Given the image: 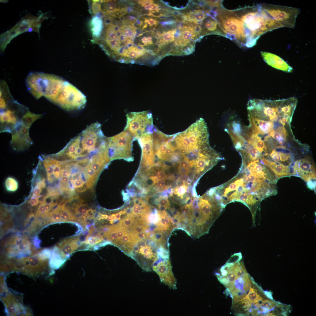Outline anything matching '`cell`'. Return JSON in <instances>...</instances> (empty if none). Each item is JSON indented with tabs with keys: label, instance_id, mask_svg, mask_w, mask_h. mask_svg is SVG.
Masks as SVG:
<instances>
[{
	"label": "cell",
	"instance_id": "ee69618b",
	"mask_svg": "<svg viewBox=\"0 0 316 316\" xmlns=\"http://www.w3.org/2000/svg\"><path fill=\"white\" fill-rule=\"evenodd\" d=\"M41 191V188L38 187L35 188L34 190L33 196L38 197L40 195Z\"/></svg>",
	"mask_w": 316,
	"mask_h": 316
},
{
	"label": "cell",
	"instance_id": "f6af8a7d",
	"mask_svg": "<svg viewBox=\"0 0 316 316\" xmlns=\"http://www.w3.org/2000/svg\"><path fill=\"white\" fill-rule=\"evenodd\" d=\"M60 173L62 177L66 176L68 177L70 175L69 171L67 170L62 169L60 170Z\"/></svg>",
	"mask_w": 316,
	"mask_h": 316
},
{
	"label": "cell",
	"instance_id": "db71d44e",
	"mask_svg": "<svg viewBox=\"0 0 316 316\" xmlns=\"http://www.w3.org/2000/svg\"><path fill=\"white\" fill-rule=\"evenodd\" d=\"M68 180H69V179H68V177H66V176L62 177V181L63 182H65V183L67 182L68 181Z\"/></svg>",
	"mask_w": 316,
	"mask_h": 316
},
{
	"label": "cell",
	"instance_id": "ffe728a7",
	"mask_svg": "<svg viewBox=\"0 0 316 316\" xmlns=\"http://www.w3.org/2000/svg\"><path fill=\"white\" fill-rule=\"evenodd\" d=\"M276 303L274 301L269 300H265L262 301L260 305L259 308L261 312L265 313L274 308L276 305Z\"/></svg>",
	"mask_w": 316,
	"mask_h": 316
},
{
	"label": "cell",
	"instance_id": "ba28073f",
	"mask_svg": "<svg viewBox=\"0 0 316 316\" xmlns=\"http://www.w3.org/2000/svg\"><path fill=\"white\" fill-rule=\"evenodd\" d=\"M17 260L12 265V269L30 275L35 276L43 273L46 268L48 258L40 252L38 254Z\"/></svg>",
	"mask_w": 316,
	"mask_h": 316
},
{
	"label": "cell",
	"instance_id": "2e32d148",
	"mask_svg": "<svg viewBox=\"0 0 316 316\" xmlns=\"http://www.w3.org/2000/svg\"><path fill=\"white\" fill-rule=\"evenodd\" d=\"M100 14L94 15L90 23L91 32L93 37V41L98 38L103 29V23Z\"/></svg>",
	"mask_w": 316,
	"mask_h": 316
},
{
	"label": "cell",
	"instance_id": "681fc988",
	"mask_svg": "<svg viewBox=\"0 0 316 316\" xmlns=\"http://www.w3.org/2000/svg\"><path fill=\"white\" fill-rule=\"evenodd\" d=\"M39 202L41 203L45 202V197L41 196L37 197Z\"/></svg>",
	"mask_w": 316,
	"mask_h": 316
},
{
	"label": "cell",
	"instance_id": "c3c4849f",
	"mask_svg": "<svg viewBox=\"0 0 316 316\" xmlns=\"http://www.w3.org/2000/svg\"><path fill=\"white\" fill-rule=\"evenodd\" d=\"M280 123L283 125L284 126L285 125V123L288 121H289L286 118L284 117H283L280 119L279 120Z\"/></svg>",
	"mask_w": 316,
	"mask_h": 316
},
{
	"label": "cell",
	"instance_id": "8fae6325",
	"mask_svg": "<svg viewBox=\"0 0 316 316\" xmlns=\"http://www.w3.org/2000/svg\"><path fill=\"white\" fill-rule=\"evenodd\" d=\"M293 169V175L297 174L308 183H312V180H315V166L307 158L296 161Z\"/></svg>",
	"mask_w": 316,
	"mask_h": 316
},
{
	"label": "cell",
	"instance_id": "9c48e42d",
	"mask_svg": "<svg viewBox=\"0 0 316 316\" xmlns=\"http://www.w3.org/2000/svg\"><path fill=\"white\" fill-rule=\"evenodd\" d=\"M30 128V127L23 124L21 122L11 133L10 145L13 150L18 151H23L28 149L32 145L33 142L29 134Z\"/></svg>",
	"mask_w": 316,
	"mask_h": 316
},
{
	"label": "cell",
	"instance_id": "ac0fdd59",
	"mask_svg": "<svg viewBox=\"0 0 316 316\" xmlns=\"http://www.w3.org/2000/svg\"><path fill=\"white\" fill-rule=\"evenodd\" d=\"M241 300H246L253 303H255L262 301V298L258 294L256 289L251 288L248 293Z\"/></svg>",
	"mask_w": 316,
	"mask_h": 316
},
{
	"label": "cell",
	"instance_id": "9f6ffc18",
	"mask_svg": "<svg viewBox=\"0 0 316 316\" xmlns=\"http://www.w3.org/2000/svg\"><path fill=\"white\" fill-rule=\"evenodd\" d=\"M128 19L129 20H135V19H136V18H135V17H134L133 16H130L129 17H128Z\"/></svg>",
	"mask_w": 316,
	"mask_h": 316
},
{
	"label": "cell",
	"instance_id": "f546056e",
	"mask_svg": "<svg viewBox=\"0 0 316 316\" xmlns=\"http://www.w3.org/2000/svg\"><path fill=\"white\" fill-rule=\"evenodd\" d=\"M206 5L212 7L217 8H222V1L221 0H207L205 1Z\"/></svg>",
	"mask_w": 316,
	"mask_h": 316
},
{
	"label": "cell",
	"instance_id": "484cf974",
	"mask_svg": "<svg viewBox=\"0 0 316 316\" xmlns=\"http://www.w3.org/2000/svg\"><path fill=\"white\" fill-rule=\"evenodd\" d=\"M187 190V186L185 184L176 188L174 191V194L182 199L183 196L186 193Z\"/></svg>",
	"mask_w": 316,
	"mask_h": 316
},
{
	"label": "cell",
	"instance_id": "603a6c76",
	"mask_svg": "<svg viewBox=\"0 0 316 316\" xmlns=\"http://www.w3.org/2000/svg\"><path fill=\"white\" fill-rule=\"evenodd\" d=\"M59 207H57L51 212L49 215L50 223L56 222L61 221L60 213L58 210Z\"/></svg>",
	"mask_w": 316,
	"mask_h": 316
},
{
	"label": "cell",
	"instance_id": "83f0119b",
	"mask_svg": "<svg viewBox=\"0 0 316 316\" xmlns=\"http://www.w3.org/2000/svg\"><path fill=\"white\" fill-rule=\"evenodd\" d=\"M226 278L227 279L229 283L228 287L231 286L237 279V277L234 272L231 269V267L230 271H228V273L227 275Z\"/></svg>",
	"mask_w": 316,
	"mask_h": 316
},
{
	"label": "cell",
	"instance_id": "5b68a950",
	"mask_svg": "<svg viewBox=\"0 0 316 316\" xmlns=\"http://www.w3.org/2000/svg\"><path fill=\"white\" fill-rule=\"evenodd\" d=\"M133 140L132 135L124 130L110 137L108 145V152L110 160L123 159L128 161H133L132 150Z\"/></svg>",
	"mask_w": 316,
	"mask_h": 316
},
{
	"label": "cell",
	"instance_id": "f35d334b",
	"mask_svg": "<svg viewBox=\"0 0 316 316\" xmlns=\"http://www.w3.org/2000/svg\"><path fill=\"white\" fill-rule=\"evenodd\" d=\"M165 179L159 180L157 182V186L159 188H161V189L164 190L166 188V187H167L166 186H165Z\"/></svg>",
	"mask_w": 316,
	"mask_h": 316
},
{
	"label": "cell",
	"instance_id": "9a60e30c",
	"mask_svg": "<svg viewBox=\"0 0 316 316\" xmlns=\"http://www.w3.org/2000/svg\"><path fill=\"white\" fill-rule=\"evenodd\" d=\"M206 15L209 17L205 18L202 23L204 35L213 34L225 36L215 18L210 16L207 13Z\"/></svg>",
	"mask_w": 316,
	"mask_h": 316
},
{
	"label": "cell",
	"instance_id": "7bdbcfd3",
	"mask_svg": "<svg viewBox=\"0 0 316 316\" xmlns=\"http://www.w3.org/2000/svg\"><path fill=\"white\" fill-rule=\"evenodd\" d=\"M158 22V21L155 20L153 18H150L148 20L147 19H145V23L147 22L150 26H152L153 25H157V23Z\"/></svg>",
	"mask_w": 316,
	"mask_h": 316
},
{
	"label": "cell",
	"instance_id": "816d5d0a",
	"mask_svg": "<svg viewBox=\"0 0 316 316\" xmlns=\"http://www.w3.org/2000/svg\"><path fill=\"white\" fill-rule=\"evenodd\" d=\"M171 13L174 16H180L181 15V13L180 12L176 11H172Z\"/></svg>",
	"mask_w": 316,
	"mask_h": 316
},
{
	"label": "cell",
	"instance_id": "3957f363",
	"mask_svg": "<svg viewBox=\"0 0 316 316\" xmlns=\"http://www.w3.org/2000/svg\"><path fill=\"white\" fill-rule=\"evenodd\" d=\"M235 11L243 24L248 44L251 47L262 35L282 28L268 16L260 4Z\"/></svg>",
	"mask_w": 316,
	"mask_h": 316
},
{
	"label": "cell",
	"instance_id": "4fadbf2b",
	"mask_svg": "<svg viewBox=\"0 0 316 316\" xmlns=\"http://www.w3.org/2000/svg\"><path fill=\"white\" fill-rule=\"evenodd\" d=\"M260 159L264 165L270 169L275 174L277 179L293 175V172L290 170L288 166H285L280 163L270 161L263 157H262Z\"/></svg>",
	"mask_w": 316,
	"mask_h": 316
},
{
	"label": "cell",
	"instance_id": "4316f807",
	"mask_svg": "<svg viewBox=\"0 0 316 316\" xmlns=\"http://www.w3.org/2000/svg\"><path fill=\"white\" fill-rule=\"evenodd\" d=\"M43 163L47 171V176L51 175L54 173L53 167L47 157L43 160Z\"/></svg>",
	"mask_w": 316,
	"mask_h": 316
},
{
	"label": "cell",
	"instance_id": "74e56055",
	"mask_svg": "<svg viewBox=\"0 0 316 316\" xmlns=\"http://www.w3.org/2000/svg\"><path fill=\"white\" fill-rule=\"evenodd\" d=\"M73 184L75 188H78L82 187L85 183V182L81 179H76L73 181Z\"/></svg>",
	"mask_w": 316,
	"mask_h": 316
},
{
	"label": "cell",
	"instance_id": "f907efd6",
	"mask_svg": "<svg viewBox=\"0 0 316 316\" xmlns=\"http://www.w3.org/2000/svg\"><path fill=\"white\" fill-rule=\"evenodd\" d=\"M286 140V139L284 138H282L280 139L278 141V142L280 145H283L284 144Z\"/></svg>",
	"mask_w": 316,
	"mask_h": 316
},
{
	"label": "cell",
	"instance_id": "6f0895ef",
	"mask_svg": "<svg viewBox=\"0 0 316 316\" xmlns=\"http://www.w3.org/2000/svg\"><path fill=\"white\" fill-rule=\"evenodd\" d=\"M108 142H107V145H106V147H105V148H104V149H103V150H104V149L105 148H106V147H107V145H108V141H109V137H108ZM87 157H85V158H81V159H76V160H77H77H81V159H84L86 158H87Z\"/></svg>",
	"mask_w": 316,
	"mask_h": 316
},
{
	"label": "cell",
	"instance_id": "d6a6232c",
	"mask_svg": "<svg viewBox=\"0 0 316 316\" xmlns=\"http://www.w3.org/2000/svg\"><path fill=\"white\" fill-rule=\"evenodd\" d=\"M270 156L275 162L279 163L280 161L281 162V157L280 155L278 152L276 150H272L270 154Z\"/></svg>",
	"mask_w": 316,
	"mask_h": 316
},
{
	"label": "cell",
	"instance_id": "7402d4cb",
	"mask_svg": "<svg viewBox=\"0 0 316 316\" xmlns=\"http://www.w3.org/2000/svg\"><path fill=\"white\" fill-rule=\"evenodd\" d=\"M134 221V218L132 215H130L123 219L120 222L119 226L121 227L127 229L131 227Z\"/></svg>",
	"mask_w": 316,
	"mask_h": 316
},
{
	"label": "cell",
	"instance_id": "6da1fadb",
	"mask_svg": "<svg viewBox=\"0 0 316 316\" xmlns=\"http://www.w3.org/2000/svg\"><path fill=\"white\" fill-rule=\"evenodd\" d=\"M27 84L28 91L36 99L44 96L67 111L82 109L86 102V96L80 91L55 75L32 72L28 78Z\"/></svg>",
	"mask_w": 316,
	"mask_h": 316
},
{
	"label": "cell",
	"instance_id": "7dc6e473",
	"mask_svg": "<svg viewBox=\"0 0 316 316\" xmlns=\"http://www.w3.org/2000/svg\"><path fill=\"white\" fill-rule=\"evenodd\" d=\"M175 21L173 20H169L165 22H162L161 24L163 25H172L175 23Z\"/></svg>",
	"mask_w": 316,
	"mask_h": 316
},
{
	"label": "cell",
	"instance_id": "b9f144b4",
	"mask_svg": "<svg viewBox=\"0 0 316 316\" xmlns=\"http://www.w3.org/2000/svg\"><path fill=\"white\" fill-rule=\"evenodd\" d=\"M39 202L37 197L33 196L29 201L30 204L32 206L37 205L38 204Z\"/></svg>",
	"mask_w": 316,
	"mask_h": 316
},
{
	"label": "cell",
	"instance_id": "cb8c5ba5",
	"mask_svg": "<svg viewBox=\"0 0 316 316\" xmlns=\"http://www.w3.org/2000/svg\"><path fill=\"white\" fill-rule=\"evenodd\" d=\"M176 30H170L164 34L163 40H161V42L162 44L168 43L173 41L174 39V35L175 32Z\"/></svg>",
	"mask_w": 316,
	"mask_h": 316
},
{
	"label": "cell",
	"instance_id": "d6986e66",
	"mask_svg": "<svg viewBox=\"0 0 316 316\" xmlns=\"http://www.w3.org/2000/svg\"><path fill=\"white\" fill-rule=\"evenodd\" d=\"M5 184L6 190L10 192L15 191L17 190L18 188L17 181L11 177H8L6 178Z\"/></svg>",
	"mask_w": 316,
	"mask_h": 316
},
{
	"label": "cell",
	"instance_id": "52a82bcc",
	"mask_svg": "<svg viewBox=\"0 0 316 316\" xmlns=\"http://www.w3.org/2000/svg\"><path fill=\"white\" fill-rule=\"evenodd\" d=\"M260 4L268 16L282 28L295 27L297 17L300 11L299 8L267 4Z\"/></svg>",
	"mask_w": 316,
	"mask_h": 316
},
{
	"label": "cell",
	"instance_id": "44dd1931",
	"mask_svg": "<svg viewBox=\"0 0 316 316\" xmlns=\"http://www.w3.org/2000/svg\"><path fill=\"white\" fill-rule=\"evenodd\" d=\"M156 204L160 210H164L170 207V203L167 198L159 197L156 200Z\"/></svg>",
	"mask_w": 316,
	"mask_h": 316
},
{
	"label": "cell",
	"instance_id": "836d02e7",
	"mask_svg": "<svg viewBox=\"0 0 316 316\" xmlns=\"http://www.w3.org/2000/svg\"><path fill=\"white\" fill-rule=\"evenodd\" d=\"M87 172L89 177L92 179L95 177L97 173L91 167V165L88 164L86 167Z\"/></svg>",
	"mask_w": 316,
	"mask_h": 316
},
{
	"label": "cell",
	"instance_id": "4dcf8cb0",
	"mask_svg": "<svg viewBox=\"0 0 316 316\" xmlns=\"http://www.w3.org/2000/svg\"><path fill=\"white\" fill-rule=\"evenodd\" d=\"M45 202L41 203L39 205L38 209L36 212V216L42 215L43 216H46V210L45 207Z\"/></svg>",
	"mask_w": 316,
	"mask_h": 316
},
{
	"label": "cell",
	"instance_id": "ab89813d",
	"mask_svg": "<svg viewBox=\"0 0 316 316\" xmlns=\"http://www.w3.org/2000/svg\"><path fill=\"white\" fill-rule=\"evenodd\" d=\"M124 34L126 36L128 37H133L134 34H133V31L130 29L127 28L126 30L124 31Z\"/></svg>",
	"mask_w": 316,
	"mask_h": 316
},
{
	"label": "cell",
	"instance_id": "e0dca14e",
	"mask_svg": "<svg viewBox=\"0 0 316 316\" xmlns=\"http://www.w3.org/2000/svg\"><path fill=\"white\" fill-rule=\"evenodd\" d=\"M42 116V114L33 113L29 110L23 116L21 121L24 124L30 127L35 121L40 118Z\"/></svg>",
	"mask_w": 316,
	"mask_h": 316
},
{
	"label": "cell",
	"instance_id": "1f68e13d",
	"mask_svg": "<svg viewBox=\"0 0 316 316\" xmlns=\"http://www.w3.org/2000/svg\"><path fill=\"white\" fill-rule=\"evenodd\" d=\"M76 213L85 214L87 211L85 205L79 204L75 209Z\"/></svg>",
	"mask_w": 316,
	"mask_h": 316
},
{
	"label": "cell",
	"instance_id": "d4e9b609",
	"mask_svg": "<svg viewBox=\"0 0 316 316\" xmlns=\"http://www.w3.org/2000/svg\"><path fill=\"white\" fill-rule=\"evenodd\" d=\"M60 212L61 221H65L68 220H77L75 217L68 210H62Z\"/></svg>",
	"mask_w": 316,
	"mask_h": 316
},
{
	"label": "cell",
	"instance_id": "277c9868",
	"mask_svg": "<svg viewBox=\"0 0 316 316\" xmlns=\"http://www.w3.org/2000/svg\"><path fill=\"white\" fill-rule=\"evenodd\" d=\"M126 117V125L124 130L132 135L134 140L153 131L154 126L152 115L149 112H131Z\"/></svg>",
	"mask_w": 316,
	"mask_h": 316
},
{
	"label": "cell",
	"instance_id": "8d00e7d4",
	"mask_svg": "<svg viewBox=\"0 0 316 316\" xmlns=\"http://www.w3.org/2000/svg\"><path fill=\"white\" fill-rule=\"evenodd\" d=\"M142 210L140 206L138 204H135L133 209L132 214L134 215H138L140 214Z\"/></svg>",
	"mask_w": 316,
	"mask_h": 316
},
{
	"label": "cell",
	"instance_id": "f1b7e54d",
	"mask_svg": "<svg viewBox=\"0 0 316 316\" xmlns=\"http://www.w3.org/2000/svg\"><path fill=\"white\" fill-rule=\"evenodd\" d=\"M101 239H98L97 237H91L87 236L86 237L85 241L84 242L85 244L90 245H95L101 241Z\"/></svg>",
	"mask_w": 316,
	"mask_h": 316
},
{
	"label": "cell",
	"instance_id": "30bf717a",
	"mask_svg": "<svg viewBox=\"0 0 316 316\" xmlns=\"http://www.w3.org/2000/svg\"><path fill=\"white\" fill-rule=\"evenodd\" d=\"M153 270L159 275L162 282L171 288H176L177 280L172 272L171 262L169 259L159 261L153 266Z\"/></svg>",
	"mask_w": 316,
	"mask_h": 316
},
{
	"label": "cell",
	"instance_id": "f5cc1de1",
	"mask_svg": "<svg viewBox=\"0 0 316 316\" xmlns=\"http://www.w3.org/2000/svg\"><path fill=\"white\" fill-rule=\"evenodd\" d=\"M142 42L145 45H147L148 44V41L147 38L146 37H144L142 38Z\"/></svg>",
	"mask_w": 316,
	"mask_h": 316
},
{
	"label": "cell",
	"instance_id": "bcb514c9",
	"mask_svg": "<svg viewBox=\"0 0 316 316\" xmlns=\"http://www.w3.org/2000/svg\"><path fill=\"white\" fill-rule=\"evenodd\" d=\"M45 207L46 210V214H47V212L50 210L53 206L51 203H46L45 205Z\"/></svg>",
	"mask_w": 316,
	"mask_h": 316
},
{
	"label": "cell",
	"instance_id": "11a10c76",
	"mask_svg": "<svg viewBox=\"0 0 316 316\" xmlns=\"http://www.w3.org/2000/svg\"><path fill=\"white\" fill-rule=\"evenodd\" d=\"M115 214L117 219L119 220L120 219L121 214L119 212L116 213Z\"/></svg>",
	"mask_w": 316,
	"mask_h": 316
},
{
	"label": "cell",
	"instance_id": "d590c367",
	"mask_svg": "<svg viewBox=\"0 0 316 316\" xmlns=\"http://www.w3.org/2000/svg\"><path fill=\"white\" fill-rule=\"evenodd\" d=\"M278 153L281 157V162H285L291 157L289 153L280 152H278Z\"/></svg>",
	"mask_w": 316,
	"mask_h": 316
},
{
	"label": "cell",
	"instance_id": "7a4b0ae2",
	"mask_svg": "<svg viewBox=\"0 0 316 316\" xmlns=\"http://www.w3.org/2000/svg\"><path fill=\"white\" fill-rule=\"evenodd\" d=\"M191 203L193 209L179 228L190 236L198 238L208 233L221 211L216 203L207 198H200Z\"/></svg>",
	"mask_w": 316,
	"mask_h": 316
},
{
	"label": "cell",
	"instance_id": "5bb4252c",
	"mask_svg": "<svg viewBox=\"0 0 316 316\" xmlns=\"http://www.w3.org/2000/svg\"><path fill=\"white\" fill-rule=\"evenodd\" d=\"M3 298L2 300L5 306L6 312L11 315H16L21 313H24L25 309L23 306L15 297L7 295Z\"/></svg>",
	"mask_w": 316,
	"mask_h": 316
},
{
	"label": "cell",
	"instance_id": "60d3db41",
	"mask_svg": "<svg viewBox=\"0 0 316 316\" xmlns=\"http://www.w3.org/2000/svg\"><path fill=\"white\" fill-rule=\"evenodd\" d=\"M178 172L182 175L187 174L189 173V171L188 169L183 168L179 166L178 167Z\"/></svg>",
	"mask_w": 316,
	"mask_h": 316
},
{
	"label": "cell",
	"instance_id": "e575fe53",
	"mask_svg": "<svg viewBox=\"0 0 316 316\" xmlns=\"http://www.w3.org/2000/svg\"><path fill=\"white\" fill-rule=\"evenodd\" d=\"M154 176L158 181L161 179H165L166 177V175L165 172L163 170H162L158 171Z\"/></svg>",
	"mask_w": 316,
	"mask_h": 316
},
{
	"label": "cell",
	"instance_id": "8992f818",
	"mask_svg": "<svg viewBox=\"0 0 316 316\" xmlns=\"http://www.w3.org/2000/svg\"><path fill=\"white\" fill-rule=\"evenodd\" d=\"M29 110L28 108L13 99L6 108L1 110L0 131L11 134L20 124L22 118Z\"/></svg>",
	"mask_w": 316,
	"mask_h": 316
},
{
	"label": "cell",
	"instance_id": "7c38bea8",
	"mask_svg": "<svg viewBox=\"0 0 316 316\" xmlns=\"http://www.w3.org/2000/svg\"><path fill=\"white\" fill-rule=\"evenodd\" d=\"M261 54L263 59L268 65L276 69L287 73H291L293 68L284 59L271 53L262 51Z\"/></svg>",
	"mask_w": 316,
	"mask_h": 316
}]
</instances>
